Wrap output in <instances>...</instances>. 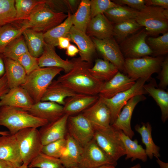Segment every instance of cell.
Instances as JSON below:
<instances>
[{"label": "cell", "instance_id": "6da1fadb", "mask_svg": "<svg viewBox=\"0 0 168 168\" xmlns=\"http://www.w3.org/2000/svg\"><path fill=\"white\" fill-rule=\"evenodd\" d=\"M73 67L57 80L77 93L95 96L99 94L104 82L91 74V63L83 61L80 58L72 59Z\"/></svg>", "mask_w": 168, "mask_h": 168}, {"label": "cell", "instance_id": "7a4b0ae2", "mask_svg": "<svg viewBox=\"0 0 168 168\" xmlns=\"http://www.w3.org/2000/svg\"><path fill=\"white\" fill-rule=\"evenodd\" d=\"M48 123L21 109L7 106L0 107V126L7 128L11 134L26 128L41 127Z\"/></svg>", "mask_w": 168, "mask_h": 168}, {"label": "cell", "instance_id": "3957f363", "mask_svg": "<svg viewBox=\"0 0 168 168\" xmlns=\"http://www.w3.org/2000/svg\"><path fill=\"white\" fill-rule=\"evenodd\" d=\"M68 16L63 12H54L45 2L37 6L30 15L22 21L21 27L44 33L62 23Z\"/></svg>", "mask_w": 168, "mask_h": 168}, {"label": "cell", "instance_id": "277c9868", "mask_svg": "<svg viewBox=\"0 0 168 168\" xmlns=\"http://www.w3.org/2000/svg\"><path fill=\"white\" fill-rule=\"evenodd\" d=\"M148 35L157 37L168 31V9L154 6H145L139 11L135 18Z\"/></svg>", "mask_w": 168, "mask_h": 168}, {"label": "cell", "instance_id": "5b68a950", "mask_svg": "<svg viewBox=\"0 0 168 168\" xmlns=\"http://www.w3.org/2000/svg\"><path fill=\"white\" fill-rule=\"evenodd\" d=\"M63 71L56 67L40 68L27 75L21 86L28 93L34 103L41 100L54 78Z\"/></svg>", "mask_w": 168, "mask_h": 168}, {"label": "cell", "instance_id": "8992f818", "mask_svg": "<svg viewBox=\"0 0 168 168\" xmlns=\"http://www.w3.org/2000/svg\"><path fill=\"white\" fill-rule=\"evenodd\" d=\"M93 138L114 162H117L119 158L125 155V149L120 137L119 130L111 125L106 128L95 130Z\"/></svg>", "mask_w": 168, "mask_h": 168}, {"label": "cell", "instance_id": "52a82bcc", "mask_svg": "<svg viewBox=\"0 0 168 168\" xmlns=\"http://www.w3.org/2000/svg\"><path fill=\"white\" fill-rule=\"evenodd\" d=\"M163 60L161 56H150L125 58V73L136 80L143 77L149 78L153 74L160 71Z\"/></svg>", "mask_w": 168, "mask_h": 168}, {"label": "cell", "instance_id": "ba28073f", "mask_svg": "<svg viewBox=\"0 0 168 168\" xmlns=\"http://www.w3.org/2000/svg\"><path fill=\"white\" fill-rule=\"evenodd\" d=\"M18 140L23 164L27 166L32 160L41 152L42 143L39 130L28 128L15 134Z\"/></svg>", "mask_w": 168, "mask_h": 168}, {"label": "cell", "instance_id": "9c48e42d", "mask_svg": "<svg viewBox=\"0 0 168 168\" xmlns=\"http://www.w3.org/2000/svg\"><path fill=\"white\" fill-rule=\"evenodd\" d=\"M149 79L143 77L138 79L131 88L118 93L110 98L99 96L110 110L111 125L114 122L123 107L130 99L137 95L147 94L143 86Z\"/></svg>", "mask_w": 168, "mask_h": 168}, {"label": "cell", "instance_id": "30bf717a", "mask_svg": "<svg viewBox=\"0 0 168 168\" xmlns=\"http://www.w3.org/2000/svg\"><path fill=\"white\" fill-rule=\"evenodd\" d=\"M148 35L144 28L129 36L119 44L125 58H136L152 54L147 44Z\"/></svg>", "mask_w": 168, "mask_h": 168}, {"label": "cell", "instance_id": "8fae6325", "mask_svg": "<svg viewBox=\"0 0 168 168\" xmlns=\"http://www.w3.org/2000/svg\"><path fill=\"white\" fill-rule=\"evenodd\" d=\"M67 129V133L82 147L93 138L95 130L82 113L69 116Z\"/></svg>", "mask_w": 168, "mask_h": 168}, {"label": "cell", "instance_id": "7c38bea8", "mask_svg": "<svg viewBox=\"0 0 168 168\" xmlns=\"http://www.w3.org/2000/svg\"><path fill=\"white\" fill-rule=\"evenodd\" d=\"M117 164L108 157L93 138L83 147L78 166L81 168H97L105 165L116 166Z\"/></svg>", "mask_w": 168, "mask_h": 168}, {"label": "cell", "instance_id": "4fadbf2b", "mask_svg": "<svg viewBox=\"0 0 168 168\" xmlns=\"http://www.w3.org/2000/svg\"><path fill=\"white\" fill-rule=\"evenodd\" d=\"M96 50L107 60L114 65L120 72L125 73V58L120 50L119 45L113 37L100 40L91 38Z\"/></svg>", "mask_w": 168, "mask_h": 168}, {"label": "cell", "instance_id": "5bb4252c", "mask_svg": "<svg viewBox=\"0 0 168 168\" xmlns=\"http://www.w3.org/2000/svg\"><path fill=\"white\" fill-rule=\"evenodd\" d=\"M82 113L95 130L106 128L111 125L110 110L100 97L94 104Z\"/></svg>", "mask_w": 168, "mask_h": 168}, {"label": "cell", "instance_id": "9a60e30c", "mask_svg": "<svg viewBox=\"0 0 168 168\" xmlns=\"http://www.w3.org/2000/svg\"><path fill=\"white\" fill-rule=\"evenodd\" d=\"M144 95L135 96L130 99L123 107L116 119L111 125L115 129L120 130L132 139L134 135L131 125L132 114L135 107L141 101L145 100Z\"/></svg>", "mask_w": 168, "mask_h": 168}, {"label": "cell", "instance_id": "2e32d148", "mask_svg": "<svg viewBox=\"0 0 168 168\" xmlns=\"http://www.w3.org/2000/svg\"><path fill=\"white\" fill-rule=\"evenodd\" d=\"M0 159L11 164L15 167L23 164L19 146L15 134L0 136Z\"/></svg>", "mask_w": 168, "mask_h": 168}, {"label": "cell", "instance_id": "e0dca14e", "mask_svg": "<svg viewBox=\"0 0 168 168\" xmlns=\"http://www.w3.org/2000/svg\"><path fill=\"white\" fill-rule=\"evenodd\" d=\"M68 117L64 114L57 120L41 127L39 131L43 146L65 138Z\"/></svg>", "mask_w": 168, "mask_h": 168}, {"label": "cell", "instance_id": "ac0fdd59", "mask_svg": "<svg viewBox=\"0 0 168 168\" xmlns=\"http://www.w3.org/2000/svg\"><path fill=\"white\" fill-rule=\"evenodd\" d=\"M34 104L28 92L21 86L10 89L0 98V107L7 106L27 111Z\"/></svg>", "mask_w": 168, "mask_h": 168}, {"label": "cell", "instance_id": "d6986e66", "mask_svg": "<svg viewBox=\"0 0 168 168\" xmlns=\"http://www.w3.org/2000/svg\"><path fill=\"white\" fill-rule=\"evenodd\" d=\"M136 80L119 71L110 80L104 82L99 96L110 98L131 88Z\"/></svg>", "mask_w": 168, "mask_h": 168}, {"label": "cell", "instance_id": "ffe728a7", "mask_svg": "<svg viewBox=\"0 0 168 168\" xmlns=\"http://www.w3.org/2000/svg\"><path fill=\"white\" fill-rule=\"evenodd\" d=\"M67 37L77 45L81 60L91 63L96 49L91 38L86 33L77 29L73 26Z\"/></svg>", "mask_w": 168, "mask_h": 168}, {"label": "cell", "instance_id": "44dd1931", "mask_svg": "<svg viewBox=\"0 0 168 168\" xmlns=\"http://www.w3.org/2000/svg\"><path fill=\"white\" fill-rule=\"evenodd\" d=\"M33 116L48 123L58 119L64 114L63 106L54 102L40 101L26 111Z\"/></svg>", "mask_w": 168, "mask_h": 168}, {"label": "cell", "instance_id": "7402d4cb", "mask_svg": "<svg viewBox=\"0 0 168 168\" xmlns=\"http://www.w3.org/2000/svg\"><path fill=\"white\" fill-rule=\"evenodd\" d=\"M86 34L100 40L110 38L114 36V25L104 14H99L91 19Z\"/></svg>", "mask_w": 168, "mask_h": 168}, {"label": "cell", "instance_id": "603a6c76", "mask_svg": "<svg viewBox=\"0 0 168 168\" xmlns=\"http://www.w3.org/2000/svg\"><path fill=\"white\" fill-rule=\"evenodd\" d=\"M40 68L56 67L62 68L66 73L70 71L73 67L72 61L67 59L64 60L56 53L54 47L46 44H44L43 52L37 58Z\"/></svg>", "mask_w": 168, "mask_h": 168}, {"label": "cell", "instance_id": "cb8c5ba5", "mask_svg": "<svg viewBox=\"0 0 168 168\" xmlns=\"http://www.w3.org/2000/svg\"><path fill=\"white\" fill-rule=\"evenodd\" d=\"M99 97V96L79 93L68 97L65 99L63 106L64 114L69 116L83 111L94 104Z\"/></svg>", "mask_w": 168, "mask_h": 168}, {"label": "cell", "instance_id": "d4e9b609", "mask_svg": "<svg viewBox=\"0 0 168 168\" xmlns=\"http://www.w3.org/2000/svg\"><path fill=\"white\" fill-rule=\"evenodd\" d=\"M66 143L59 158L64 168L78 166L82 152V147L67 133Z\"/></svg>", "mask_w": 168, "mask_h": 168}, {"label": "cell", "instance_id": "484cf974", "mask_svg": "<svg viewBox=\"0 0 168 168\" xmlns=\"http://www.w3.org/2000/svg\"><path fill=\"white\" fill-rule=\"evenodd\" d=\"M4 62L5 74L9 89L21 86L27 75L24 68L17 61L5 57Z\"/></svg>", "mask_w": 168, "mask_h": 168}, {"label": "cell", "instance_id": "4316f807", "mask_svg": "<svg viewBox=\"0 0 168 168\" xmlns=\"http://www.w3.org/2000/svg\"><path fill=\"white\" fill-rule=\"evenodd\" d=\"M76 93L57 80H54L47 89L40 101L53 102L63 106L65 99Z\"/></svg>", "mask_w": 168, "mask_h": 168}, {"label": "cell", "instance_id": "83f0119b", "mask_svg": "<svg viewBox=\"0 0 168 168\" xmlns=\"http://www.w3.org/2000/svg\"><path fill=\"white\" fill-rule=\"evenodd\" d=\"M43 33L29 28L23 29L22 32L28 52L36 58H39L43 52L45 43Z\"/></svg>", "mask_w": 168, "mask_h": 168}, {"label": "cell", "instance_id": "f1b7e54d", "mask_svg": "<svg viewBox=\"0 0 168 168\" xmlns=\"http://www.w3.org/2000/svg\"><path fill=\"white\" fill-rule=\"evenodd\" d=\"M89 71L94 77L105 82L110 80L119 70L108 60L98 58L96 60L93 66L89 69Z\"/></svg>", "mask_w": 168, "mask_h": 168}, {"label": "cell", "instance_id": "f546056e", "mask_svg": "<svg viewBox=\"0 0 168 168\" xmlns=\"http://www.w3.org/2000/svg\"><path fill=\"white\" fill-rule=\"evenodd\" d=\"M135 129L141 135L142 142L145 146L146 154L151 159L153 156L156 158L160 157V147L154 142L152 135V127L149 122L142 123L141 126L136 124L134 127Z\"/></svg>", "mask_w": 168, "mask_h": 168}, {"label": "cell", "instance_id": "4dcf8cb0", "mask_svg": "<svg viewBox=\"0 0 168 168\" xmlns=\"http://www.w3.org/2000/svg\"><path fill=\"white\" fill-rule=\"evenodd\" d=\"M68 17L62 23L43 33L44 42L47 44L55 47L58 46V39L62 37H67L72 26V15L68 13Z\"/></svg>", "mask_w": 168, "mask_h": 168}, {"label": "cell", "instance_id": "1f68e13d", "mask_svg": "<svg viewBox=\"0 0 168 168\" xmlns=\"http://www.w3.org/2000/svg\"><path fill=\"white\" fill-rule=\"evenodd\" d=\"M119 133L125 149V159H131L132 162L136 159L140 160L143 162H146L148 157L145 150L141 145L138 144L137 140H132L120 130Z\"/></svg>", "mask_w": 168, "mask_h": 168}, {"label": "cell", "instance_id": "d6a6232c", "mask_svg": "<svg viewBox=\"0 0 168 168\" xmlns=\"http://www.w3.org/2000/svg\"><path fill=\"white\" fill-rule=\"evenodd\" d=\"M155 84H144L143 87L147 93L152 97L160 107L161 120L165 123L168 119V92L164 89L156 88Z\"/></svg>", "mask_w": 168, "mask_h": 168}, {"label": "cell", "instance_id": "836d02e7", "mask_svg": "<svg viewBox=\"0 0 168 168\" xmlns=\"http://www.w3.org/2000/svg\"><path fill=\"white\" fill-rule=\"evenodd\" d=\"M91 19L90 0H81L77 10L72 15V26L86 33Z\"/></svg>", "mask_w": 168, "mask_h": 168}, {"label": "cell", "instance_id": "e575fe53", "mask_svg": "<svg viewBox=\"0 0 168 168\" xmlns=\"http://www.w3.org/2000/svg\"><path fill=\"white\" fill-rule=\"evenodd\" d=\"M139 11L124 5H117L106 11L104 13L113 24L135 19Z\"/></svg>", "mask_w": 168, "mask_h": 168}, {"label": "cell", "instance_id": "d590c367", "mask_svg": "<svg viewBox=\"0 0 168 168\" xmlns=\"http://www.w3.org/2000/svg\"><path fill=\"white\" fill-rule=\"evenodd\" d=\"M142 28L135 19L126 20L114 25V36L118 43L120 44L129 36L140 30Z\"/></svg>", "mask_w": 168, "mask_h": 168}, {"label": "cell", "instance_id": "8d00e7d4", "mask_svg": "<svg viewBox=\"0 0 168 168\" xmlns=\"http://www.w3.org/2000/svg\"><path fill=\"white\" fill-rule=\"evenodd\" d=\"M28 51L24 38L22 34L7 45L2 54L5 57L17 61L19 57Z\"/></svg>", "mask_w": 168, "mask_h": 168}, {"label": "cell", "instance_id": "74e56055", "mask_svg": "<svg viewBox=\"0 0 168 168\" xmlns=\"http://www.w3.org/2000/svg\"><path fill=\"white\" fill-rule=\"evenodd\" d=\"M11 24L0 26V53L2 54L7 45L22 35L23 29Z\"/></svg>", "mask_w": 168, "mask_h": 168}, {"label": "cell", "instance_id": "f35d334b", "mask_svg": "<svg viewBox=\"0 0 168 168\" xmlns=\"http://www.w3.org/2000/svg\"><path fill=\"white\" fill-rule=\"evenodd\" d=\"M45 2L44 0H15L16 21L26 19L37 6Z\"/></svg>", "mask_w": 168, "mask_h": 168}, {"label": "cell", "instance_id": "ab89813d", "mask_svg": "<svg viewBox=\"0 0 168 168\" xmlns=\"http://www.w3.org/2000/svg\"><path fill=\"white\" fill-rule=\"evenodd\" d=\"M146 42L152 52L153 57L161 56L168 53V32L157 37L150 36Z\"/></svg>", "mask_w": 168, "mask_h": 168}, {"label": "cell", "instance_id": "60d3db41", "mask_svg": "<svg viewBox=\"0 0 168 168\" xmlns=\"http://www.w3.org/2000/svg\"><path fill=\"white\" fill-rule=\"evenodd\" d=\"M28 167L65 168L59 158L48 155L41 152L32 160Z\"/></svg>", "mask_w": 168, "mask_h": 168}, {"label": "cell", "instance_id": "b9f144b4", "mask_svg": "<svg viewBox=\"0 0 168 168\" xmlns=\"http://www.w3.org/2000/svg\"><path fill=\"white\" fill-rule=\"evenodd\" d=\"M14 0H0V26L16 21Z\"/></svg>", "mask_w": 168, "mask_h": 168}, {"label": "cell", "instance_id": "7bdbcfd3", "mask_svg": "<svg viewBox=\"0 0 168 168\" xmlns=\"http://www.w3.org/2000/svg\"><path fill=\"white\" fill-rule=\"evenodd\" d=\"M117 5L110 0H90L91 18L104 14L107 10Z\"/></svg>", "mask_w": 168, "mask_h": 168}, {"label": "cell", "instance_id": "ee69618b", "mask_svg": "<svg viewBox=\"0 0 168 168\" xmlns=\"http://www.w3.org/2000/svg\"><path fill=\"white\" fill-rule=\"evenodd\" d=\"M66 143L65 138L57 140L43 145L41 152L48 155L59 158Z\"/></svg>", "mask_w": 168, "mask_h": 168}, {"label": "cell", "instance_id": "f6af8a7d", "mask_svg": "<svg viewBox=\"0 0 168 168\" xmlns=\"http://www.w3.org/2000/svg\"><path fill=\"white\" fill-rule=\"evenodd\" d=\"M16 61L24 68L27 75L40 68L37 58L32 56L28 51L19 57Z\"/></svg>", "mask_w": 168, "mask_h": 168}, {"label": "cell", "instance_id": "bcb514c9", "mask_svg": "<svg viewBox=\"0 0 168 168\" xmlns=\"http://www.w3.org/2000/svg\"><path fill=\"white\" fill-rule=\"evenodd\" d=\"M161 70L158 76L160 82L159 88L164 89L168 85V57H166L164 59L161 66Z\"/></svg>", "mask_w": 168, "mask_h": 168}, {"label": "cell", "instance_id": "7dc6e473", "mask_svg": "<svg viewBox=\"0 0 168 168\" xmlns=\"http://www.w3.org/2000/svg\"><path fill=\"white\" fill-rule=\"evenodd\" d=\"M45 3L55 12H69L65 0H45Z\"/></svg>", "mask_w": 168, "mask_h": 168}, {"label": "cell", "instance_id": "c3c4849f", "mask_svg": "<svg viewBox=\"0 0 168 168\" xmlns=\"http://www.w3.org/2000/svg\"><path fill=\"white\" fill-rule=\"evenodd\" d=\"M117 5H124L140 11L145 6V0H115L112 1Z\"/></svg>", "mask_w": 168, "mask_h": 168}, {"label": "cell", "instance_id": "681fc988", "mask_svg": "<svg viewBox=\"0 0 168 168\" xmlns=\"http://www.w3.org/2000/svg\"><path fill=\"white\" fill-rule=\"evenodd\" d=\"M145 5L148 6H154L168 9V0H145Z\"/></svg>", "mask_w": 168, "mask_h": 168}, {"label": "cell", "instance_id": "f907efd6", "mask_svg": "<svg viewBox=\"0 0 168 168\" xmlns=\"http://www.w3.org/2000/svg\"><path fill=\"white\" fill-rule=\"evenodd\" d=\"M9 90L7 85V77L5 73L0 78V98L7 93Z\"/></svg>", "mask_w": 168, "mask_h": 168}, {"label": "cell", "instance_id": "816d5d0a", "mask_svg": "<svg viewBox=\"0 0 168 168\" xmlns=\"http://www.w3.org/2000/svg\"><path fill=\"white\" fill-rule=\"evenodd\" d=\"M69 12L74 14L77 10L81 1L78 0H65Z\"/></svg>", "mask_w": 168, "mask_h": 168}, {"label": "cell", "instance_id": "f5cc1de1", "mask_svg": "<svg viewBox=\"0 0 168 168\" xmlns=\"http://www.w3.org/2000/svg\"><path fill=\"white\" fill-rule=\"evenodd\" d=\"M71 41L68 37H60L58 39L57 46L61 49H66L70 44Z\"/></svg>", "mask_w": 168, "mask_h": 168}, {"label": "cell", "instance_id": "db71d44e", "mask_svg": "<svg viewBox=\"0 0 168 168\" xmlns=\"http://www.w3.org/2000/svg\"><path fill=\"white\" fill-rule=\"evenodd\" d=\"M66 54L68 56L73 57L79 53L78 48L75 45L70 44L66 49Z\"/></svg>", "mask_w": 168, "mask_h": 168}, {"label": "cell", "instance_id": "11a10c76", "mask_svg": "<svg viewBox=\"0 0 168 168\" xmlns=\"http://www.w3.org/2000/svg\"><path fill=\"white\" fill-rule=\"evenodd\" d=\"M4 56L3 54L0 53V78L5 73V66L4 62Z\"/></svg>", "mask_w": 168, "mask_h": 168}, {"label": "cell", "instance_id": "9f6ffc18", "mask_svg": "<svg viewBox=\"0 0 168 168\" xmlns=\"http://www.w3.org/2000/svg\"><path fill=\"white\" fill-rule=\"evenodd\" d=\"M10 163L0 159V168H14Z\"/></svg>", "mask_w": 168, "mask_h": 168}, {"label": "cell", "instance_id": "6f0895ef", "mask_svg": "<svg viewBox=\"0 0 168 168\" xmlns=\"http://www.w3.org/2000/svg\"><path fill=\"white\" fill-rule=\"evenodd\" d=\"M156 162L161 168H168V163L162 161L159 158H157Z\"/></svg>", "mask_w": 168, "mask_h": 168}, {"label": "cell", "instance_id": "680465c9", "mask_svg": "<svg viewBox=\"0 0 168 168\" xmlns=\"http://www.w3.org/2000/svg\"><path fill=\"white\" fill-rule=\"evenodd\" d=\"M115 166L112 165H105L101 166L97 168H115Z\"/></svg>", "mask_w": 168, "mask_h": 168}, {"label": "cell", "instance_id": "91938a15", "mask_svg": "<svg viewBox=\"0 0 168 168\" xmlns=\"http://www.w3.org/2000/svg\"><path fill=\"white\" fill-rule=\"evenodd\" d=\"M10 133L8 131H0V135H6L9 134Z\"/></svg>", "mask_w": 168, "mask_h": 168}, {"label": "cell", "instance_id": "94428289", "mask_svg": "<svg viewBox=\"0 0 168 168\" xmlns=\"http://www.w3.org/2000/svg\"><path fill=\"white\" fill-rule=\"evenodd\" d=\"M128 168H141V166L139 163L136 164L133 166Z\"/></svg>", "mask_w": 168, "mask_h": 168}, {"label": "cell", "instance_id": "6125c7cd", "mask_svg": "<svg viewBox=\"0 0 168 168\" xmlns=\"http://www.w3.org/2000/svg\"><path fill=\"white\" fill-rule=\"evenodd\" d=\"M28 168V166L26 164H23L21 166H20L17 167H14V168Z\"/></svg>", "mask_w": 168, "mask_h": 168}, {"label": "cell", "instance_id": "be15d7a7", "mask_svg": "<svg viewBox=\"0 0 168 168\" xmlns=\"http://www.w3.org/2000/svg\"><path fill=\"white\" fill-rule=\"evenodd\" d=\"M81 168L78 166H72L68 168Z\"/></svg>", "mask_w": 168, "mask_h": 168}, {"label": "cell", "instance_id": "e7e4bbea", "mask_svg": "<svg viewBox=\"0 0 168 168\" xmlns=\"http://www.w3.org/2000/svg\"><path fill=\"white\" fill-rule=\"evenodd\" d=\"M27 168H29V167H28Z\"/></svg>", "mask_w": 168, "mask_h": 168}]
</instances>
